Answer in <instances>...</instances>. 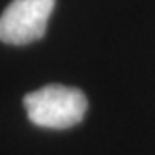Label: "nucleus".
<instances>
[{
	"label": "nucleus",
	"instance_id": "obj_2",
	"mask_svg": "<svg viewBox=\"0 0 155 155\" xmlns=\"http://www.w3.org/2000/svg\"><path fill=\"white\" fill-rule=\"evenodd\" d=\"M56 0H12L0 15V41L28 45L45 36Z\"/></svg>",
	"mask_w": 155,
	"mask_h": 155
},
{
	"label": "nucleus",
	"instance_id": "obj_1",
	"mask_svg": "<svg viewBox=\"0 0 155 155\" xmlns=\"http://www.w3.org/2000/svg\"><path fill=\"white\" fill-rule=\"evenodd\" d=\"M26 116L34 125L47 129H68L81 124L88 110L86 95L73 86L47 84L23 99Z\"/></svg>",
	"mask_w": 155,
	"mask_h": 155
}]
</instances>
